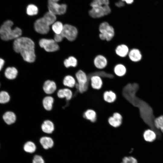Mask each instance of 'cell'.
Segmentation results:
<instances>
[{"mask_svg":"<svg viewBox=\"0 0 163 163\" xmlns=\"http://www.w3.org/2000/svg\"><path fill=\"white\" fill-rule=\"evenodd\" d=\"M34 28L37 33L41 34H46L50 30V25L43 18L37 20L34 23Z\"/></svg>","mask_w":163,"mask_h":163,"instance_id":"cell-9","label":"cell"},{"mask_svg":"<svg viewBox=\"0 0 163 163\" xmlns=\"http://www.w3.org/2000/svg\"><path fill=\"white\" fill-rule=\"evenodd\" d=\"M20 53L23 59L28 62H34L36 59V55L34 50H32L21 51Z\"/></svg>","mask_w":163,"mask_h":163,"instance_id":"cell-13","label":"cell"},{"mask_svg":"<svg viewBox=\"0 0 163 163\" xmlns=\"http://www.w3.org/2000/svg\"><path fill=\"white\" fill-rule=\"evenodd\" d=\"M75 76L78 82L75 86L80 93L85 92L88 88V78L86 74L79 70L76 73Z\"/></svg>","mask_w":163,"mask_h":163,"instance_id":"cell-4","label":"cell"},{"mask_svg":"<svg viewBox=\"0 0 163 163\" xmlns=\"http://www.w3.org/2000/svg\"><path fill=\"white\" fill-rule=\"evenodd\" d=\"M40 142L45 149H48L52 148L54 145V142L53 139L47 136H43L40 138Z\"/></svg>","mask_w":163,"mask_h":163,"instance_id":"cell-18","label":"cell"},{"mask_svg":"<svg viewBox=\"0 0 163 163\" xmlns=\"http://www.w3.org/2000/svg\"><path fill=\"white\" fill-rule=\"evenodd\" d=\"M117 96L116 94L112 91H106L103 94L104 101L108 103H112L116 100Z\"/></svg>","mask_w":163,"mask_h":163,"instance_id":"cell-24","label":"cell"},{"mask_svg":"<svg viewBox=\"0 0 163 163\" xmlns=\"http://www.w3.org/2000/svg\"><path fill=\"white\" fill-rule=\"evenodd\" d=\"M109 0H94L91 3L90 5L92 7L109 5Z\"/></svg>","mask_w":163,"mask_h":163,"instance_id":"cell-35","label":"cell"},{"mask_svg":"<svg viewBox=\"0 0 163 163\" xmlns=\"http://www.w3.org/2000/svg\"><path fill=\"white\" fill-rule=\"evenodd\" d=\"M84 117L86 119L92 122H95L97 119V114L94 110L89 109L87 110L84 113Z\"/></svg>","mask_w":163,"mask_h":163,"instance_id":"cell-26","label":"cell"},{"mask_svg":"<svg viewBox=\"0 0 163 163\" xmlns=\"http://www.w3.org/2000/svg\"><path fill=\"white\" fill-rule=\"evenodd\" d=\"M1 83H0V88L1 87Z\"/></svg>","mask_w":163,"mask_h":163,"instance_id":"cell-43","label":"cell"},{"mask_svg":"<svg viewBox=\"0 0 163 163\" xmlns=\"http://www.w3.org/2000/svg\"><path fill=\"white\" fill-rule=\"evenodd\" d=\"M63 25L60 21H56L53 24L52 29L56 34H61L63 29Z\"/></svg>","mask_w":163,"mask_h":163,"instance_id":"cell-33","label":"cell"},{"mask_svg":"<svg viewBox=\"0 0 163 163\" xmlns=\"http://www.w3.org/2000/svg\"><path fill=\"white\" fill-rule=\"evenodd\" d=\"M129 52L128 47L124 44L118 45L115 49L116 54L121 57H126L128 55Z\"/></svg>","mask_w":163,"mask_h":163,"instance_id":"cell-23","label":"cell"},{"mask_svg":"<svg viewBox=\"0 0 163 163\" xmlns=\"http://www.w3.org/2000/svg\"><path fill=\"white\" fill-rule=\"evenodd\" d=\"M128 55L130 59L135 62L140 61L142 58L141 51L136 48H133L129 50Z\"/></svg>","mask_w":163,"mask_h":163,"instance_id":"cell-17","label":"cell"},{"mask_svg":"<svg viewBox=\"0 0 163 163\" xmlns=\"http://www.w3.org/2000/svg\"><path fill=\"white\" fill-rule=\"evenodd\" d=\"M114 71L115 74L117 76L121 77L124 76L126 72L125 66L122 64L117 65L114 67Z\"/></svg>","mask_w":163,"mask_h":163,"instance_id":"cell-27","label":"cell"},{"mask_svg":"<svg viewBox=\"0 0 163 163\" xmlns=\"http://www.w3.org/2000/svg\"><path fill=\"white\" fill-rule=\"evenodd\" d=\"M59 0H48V2H56L58 3Z\"/></svg>","mask_w":163,"mask_h":163,"instance_id":"cell-42","label":"cell"},{"mask_svg":"<svg viewBox=\"0 0 163 163\" xmlns=\"http://www.w3.org/2000/svg\"><path fill=\"white\" fill-rule=\"evenodd\" d=\"M91 84L92 88L96 90H99L102 86V80L99 75H94L91 77Z\"/></svg>","mask_w":163,"mask_h":163,"instance_id":"cell-19","label":"cell"},{"mask_svg":"<svg viewBox=\"0 0 163 163\" xmlns=\"http://www.w3.org/2000/svg\"><path fill=\"white\" fill-rule=\"evenodd\" d=\"M23 149L25 152L29 153H32L36 151V146L34 142L31 141H28L24 144Z\"/></svg>","mask_w":163,"mask_h":163,"instance_id":"cell-29","label":"cell"},{"mask_svg":"<svg viewBox=\"0 0 163 163\" xmlns=\"http://www.w3.org/2000/svg\"><path fill=\"white\" fill-rule=\"evenodd\" d=\"M39 45L48 52H55L59 48L57 43L52 39H42L39 41Z\"/></svg>","mask_w":163,"mask_h":163,"instance_id":"cell-7","label":"cell"},{"mask_svg":"<svg viewBox=\"0 0 163 163\" xmlns=\"http://www.w3.org/2000/svg\"><path fill=\"white\" fill-rule=\"evenodd\" d=\"M64 37L61 34H56L54 37V40L56 42H61Z\"/></svg>","mask_w":163,"mask_h":163,"instance_id":"cell-38","label":"cell"},{"mask_svg":"<svg viewBox=\"0 0 163 163\" xmlns=\"http://www.w3.org/2000/svg\"><path fill=\"white\" fill-rule=\"evenodd\" d=\"M72 95V91L68 88L60 89L57 92V96L59 98H65L67 100H70Z\"/></svg>","mask_w":163,"mask_h":163,"instance_id":"cell-20","label":"cell"},{"mask_svg":"<svg viewBox=\"0 0 163 163\" xmlns=\"http://www.w3.org/2000/svg\"><path fill=\"white\" fill-rule=\"evenodd\" d=\"M38 9L37 7L33 4L29 5L26 8V13L29 16H34L37 14Z\"/></svg>","mask_w":163,"mask_h":163,"instance_id":"cell-34","label":"cell"},{"mask_svg":"<svg viewBox=\"0 0 163 163\" xmlns=\"http://www.w3.org/2000/svg\"><path fill=\"white\" fill-rule=\"evenodd\" d=\"M111 12L109 5L92 7L89 10V14L94 18H98L108 14Z\"/></svg>","mask_w":163,"mask_h":163,"instance_id":"cell-5","label":"cell"},{"mask_svg":"<svg viewBox=\"0 0 163 163\" xmlns=\"http://www.w3.org/2000/svg\"><path fill=\"white\" fill-rule=\"evenodd\" d=\"M43 89L44 92L48 94H52L56 91L57 86L53 81L47 80L43 83Z\"/></svg>","mask_w":163,"mask_h":163,"instance_id":"cell-11","label":"cell"},{"mask_svg":"<svg viewBox=\"0 0 163 163\" xmlns=\"http://www.w3.org/2000/svg\"><path fill=\"white\" fill-rule=\"evenodd\" d=\"M56 15L49 11L44 15L43 18L44 20L50 26L53 24L56 21Z\"/></svg>","mask_w":163,"mask_h":163,"instance_id":"cell-28","label":"cell"},{"mask_svg":"<svg viewBox=\"0 0 163 163\" xmlns=\"http://www.w3.org/2000/svg\"><path fill=\"white\" fill-rule=\"evenodd\" d=\"M2 118L4 122L8 125L13 124L17 120L16 114L11 111L5 112L3 115Z\"/></svg>","mask_w":163,"mask_h":163,"instance_id":"cell-12","label":"cell"},{"mask_svg":"<svg viewBox=\"0 0 163 163\" xmlns=\"http://www.w3.org/2000/svg\"><path fill=\"white\" fill-rule=\"evenodd\" d=\"M154 125L155 128L163 133V115L155 118L154 120Z\"/></svg>","mask_w":163,"mask_h":163,"instance_id":"cell-31","label":"cell"},{"mask_svg":"<svg viewBox=\"0 0 163 163\" xmlns=\"http://www.w3.org/2000/svg\"><path fill=\"white\" fill-rule=\"evenodd\" d=\"M123 2H126L127 4H132L133 1L134 0H121Z\"/></svg>","mask_w":163,"mask_h":163,"instance_id":"cell-41","label":"cell"},{"mask_svg":"<svg viewBox=\"0 0 163 163\" xmlns=\"http://www.w3.org/2000/svg\"><path fill=\"white\" fill-rule=\"evenodd\" d=\"M49 11L55 15H62L66 11L67 6L65 4H59L56 2H48Z\"/></svg>","mask_w":163,"mask_h":163,"instance_id":"cell-8","label":"cell"},{"mask_svg":"<svg viewBox=\"0 0 163 163\" xmlns=\"http://www.w3.org/2000/svg\"><path fill=\"white\" fill-rule=\"evenodd\" d=\"M121 163H138L136 159L132 156L125 157Z\"/></svg>","mask_w":163,"mask_h":163,"instance_id":"cell-36","label":"cell"},{"mask_svg":"<svg viewBox=\"0 0 163 163\" xmlns=\"http://www.w3.org/2000/svg\"><path fill=\"white\" fill-rule=\"evenodd\" d=\"M94 63L97 68L101 69L104 68L107 66V61L104 56L99 55L95 57L94 60Z\"/></svg>","mask_w":163,"mask_h":163,"instance_id":"cell-15","label":"cell"},{"mask_svg":"<svg viewBox=\"0 0 163 163\" xmlns=\"http://www.w3.org/2000/svg\"><path fill=\"white\" fill-rule=\"evenodd\" d=\"M76 83L75 78L70 75L66 76L63 80V85L69 88H73L75 86Z\"/></svg>","mask_w":163,"mask_h":163,"instance_id":"cell-25","label":"cell"},{"mask_svg":"<svg viewBox=\"0 0 163 163\" xmlns=\"http://www.w3.org/2000/svg\"></svg>","mask_w":163,"mask_h":163,"instance_id":"cell-44","label":"cell"},{"mask_svg":"<svg viewBox=\"0 0 163 163\" xmlns=\"http://www.w3.org/2000/svg\"><path fill=\"white\" fill-rule=\"evenodd\" d=\"M78 33V30L75 27L66 24L64 25L63 30L61 34L63 37L66 38L68 40L73 41L77 37Z\"/></svg>","mask_w":163,"mask_h":163,"instance_id":"cell-6","label":"cell"},{"mask_svg":"<svg viewBox=\"0 0 163 163\" xmlns=\"http://www.w3.org/2000/svg\"><path fill=\"white\" fill-rule=\"evenodd\" d=\"M32 163H45V161L41 156L36 155L34 157Z\"/></svg>","mask_w":163,"mask_h":163,"instance_id":"cell-37","label":"cell"},{"mask_svg":"<svg viewBox=\"0 0 163 163\" xmlns=\"http://www.w3.org/2000/svg\"><path fill=\"white\" fill-rule=\"evenodd\" d=\"M143 137L145 141L151 142L156 140L157 138V135L154 130L151 129H148L143 132Z\"/></svg>","mask_w":163,"mask_h":163,"instance_id":"cell-14","label":"cell"},{"mask_svg":"<svg viewBox=\"0 0 163 163\" xmlns=\"http://www.w3.org/2000/svg\"><path fill=\"white\" fill-rule=\"evenodd\" d=\"M54 102V99L52 97L50 96H46L42 101L43 107L46 110L50 111L53 108Z\"/></svg>","mask_w":163,"mask_h":163,"instance_id":"cell-22","label":"cell"},{"mask_svg":"<svg viewBox=\"0 0 163 163\" xmlns=\"http://www.w3.org/2000/svg\"><path fill=\"white\" fill-rule=\"evenodd\" d=\"M122 117L121 115L118 112L113 113L112 116L108 119L109 124L114 127L116 128L120 126L122 123Z\"/></svg>","mask_w":163,"mask_h":163,"instance_id":"cell-10","label":"cell"},{"mask_svg":"<svg viewBox=\"0 0 163 163\" xmlns=\"http://www.w3.org/2000/svg\"><path fill=\"white\" fill-rule=\"evenodd\" d=\"M64 64L66 68L70 67H75L77 65V60L75 57L71 56L65 60Z\"/></svg>","mask_w":163,"mask_h":163,"instance_id":"cell-32","label":"cell"},{"mask_svg":"<svg viewBox=\"0 0 163 163\" xmlns=\"http://www.w3.org/2000/svg\"><path fill=\"white\" fill-rule=\"evenodd\" d=\"M13 23L11 21H5L0 27V36L4 40L7 41L16 39L20 37L22 34V30L18 27L12 29Z\"/></svg>","mask_w":163,"mask_h":163,"instance_id":"cell-1","label":"cell"},{"mask_svg":"<svg viewBox=\"0 0 163 163\" xmlns=\"http://www.w3.org/2000/svg\"><path fill=\"white\" fill-rule=\"evenodd\" d=\"M100 33L99 37L102 40L109 41L113 37L115 32L113 27L108 23L104 22L100 24L99 27Z\"/></svg>","mask_w":163,"mask_h":163,"instance_id":"cell-3","label":"cell"},{"mask_svg":"<svg viewBox=\"0 0 163 163\" xmlns=\"http://www.w3.org/2000/svg\"><path fill=\"white\" fill-rule=\"evenodd\" d=\"M11 96L9 93L5 91H0V104H5L10 101Z\"/></svg>","mask_w":163,"mask_h":163,"instance_id":"cell-30","label":"cell"},{"mask_svg":"<svg viewBox=\"0 0 163 163\" xmlns=\"http://www.w3.org/2000/svg\"><path fill=\"white\" fill-rule=\"evenodd\" d=\"M115 5L118 7H121L124 6V2L121 0L116 2Z\"/></svg>","mask_w":163,"mask_h":163,"instance_id":"cell-39","label":"cell"},{"mask_svg":"<svg viewBox=\"0 0 163 163\" xmlns=\"http://www.w3.org/2000/svg\"><path fill=\"white\" fill-rule=\"evenodd\" d=\"M18 74V71L14 67H8L5 70L4 75L5 77L10 80L16 78Z\"/></svg>","mask_w":163,"mask_h":163,"instance_id":"cell-21","label":"cell"},{"mask_svg":"<svg viewBox=\"0 0 163 163\" xmlns=\"http://www.w3.org/2000/svg\"><path fill=\"white\" fill-rule=\"evenodd\" d=\"M34 42L27 37H20L15 39L13 43L14 49L18 53L23 50H34Z\"/></svg>","mask_w":163,"mask_h":163,"instance_id":"cell-2","label":"cell"},{"mask_svg":"<svg viewBox=\"0 0 163 163\" xmlns=\"http://www.w3.org/2000/svg\"><path fill=\"white\" fill-rule=\"evenodd\" d=\"M5 63L4 60L0 58V71L2 69Z\"/></svg>","mask_w":163,"mask_h":163,"instance_id":"cell-40","label":"cell"},{"mask_svg":"<svg viewBox=\"0 0 163 163\" xmlns=\"http://www.w3.org/2000/svg\"><path fill=\"white\" fill-rule=\"evenodd\" d=\"M41 128L42 131L47 134H51L54 131L55 126L53 123L48 120H45L41 125Z\"/></svg>","mask_w":163,"mask_h":163,"instance_id":"cell-16","label":"cell"}]
</instances>
